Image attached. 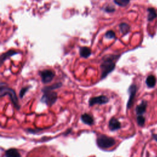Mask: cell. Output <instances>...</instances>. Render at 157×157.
Returning <instances> with one entry per match:
<instances>
[{"instance_id": "obj_2", "label": "cell", "mask_w": 157, "mask_h": 157, "mask_svg": "<svg viewBox=\"0 0 157 157\" xmlns=\"http://www.w3.org/2000/svg\"><path fill=\"white\" fill-rule=\"evenodd\" d=\"M6 95H8L10 97L11 101L17 109L20 108L18 98L16 95L15 91L12 88L7 86V85H6V83L2 82L1 83L0 86V96L1 97H3L4 96Z\"/></svg>"}, {"instance_id": "obj_15", "label": "cell", "mask_w": 157, "mask_h": 157, "mask_svg": "<svg viewBox=\"0 0 157 157\" xmlns=\"http://www.w3.org/2000/svg\"><path fill=\"white\" fill-rule=\"evenodd\" d=\"M119 28L121 33L123 35H126L129 32L130 29V26L126 23H121L119 25Z\"/></svg>"}, {"instance_id": "obj_18", "label": "cell", "mask_w": 157, "mask_h": 157, "mask_svg": "<svg viewBox=\"0 0 157 157\" xmlns=\"http://www.w3.org/2000/svg\"><path fill=\"white\" fill-rule=\"evenodd\" d=\"M113 2L120 7H124L129 4V0H113Z\"/></svg>"}, {"instance_id": "obj_21", "label": "cell", "mask_w": 157, "mask_h": 157, "mask_svg": "<svg viewBox=\"0 0 157 157\" xmlns=\"http://www.w3.org/2000/svg\"><path fill=\"white\" fill-rule=\"evenodd\" d=\"M29 86H26V87H24V88H22L21 89V90L20 91V98H23V97L24 96V95L25 94V93L28 91V90H29Z\"/></svg>"}, {"instance_id": "obj_11", "label": "cell", "mask_w": 157, "mask_h": 157, "mask_svg": "<svg viewBox=\"0 0 157 157\" xmlns=\"http://www.w3.org/2000/svg\"><path fill=\"white\" fill-rule=\"evenodd\" d=\"M79 53L81 57L87 58L91 55V50L88 47H81L79 49Z\"/></svg>"}, {"instance_id": "obj_7", "label": "cell", "mask_w": 157, "mask_h": 157, "mask_svg": "<svg viewBox=\"0 0 157 157\" xmlns=\"http://www.w3.org/2000/svg\"><path fill=\"white\" fill-rule=\"evenodd\" d=\"M136 91H137V87L135 85H131L129 89H128V92L129 93V99L127 103V108L128 109H130L134 102V97L136 93Z\"/></svg>"}, {"instance_id": "obj_9", "label": "cell", "mask_w": 157, "mask_h": 157, "mask_svg": "<svg viewBox=\"0 0 157 157\" xmlns=\"http://www.w3.org/2000/svg\"><path fill=\"white\" fill-rule=\"evenodd\" d=\"M109 127L111 131H115L121 128V123L115 118H112L109 122Z\"/></svg>"}, {"instance_id": "obj_19", "label": "cell", "mask_w": 157, "mask_h": 157, "mask_svg": "<svg viewBox=\"0 0 157 157\" xmlns=\"http://www.w3.org/2000/svg\"><path fill=\"white\" fill-rule=\"evenodd\" d=\"M105 37L109 39H114L115 37V33L112 30H109L105 34Z\"/></svg>"}, {"instance_id": "obj_3", "label": "cell", "mask_w": 157, "mask_h": 157, "mask_svg": "<svg viewBox=\"0 0 157 157\" xmlns=\"http://www.w3.org/2000/svg\"><path fill=\"white\" fill-rule=\"evenodd\" d=\"M96 142L100 148L104 149L112 147L115 144V140L113 138L103 134L99 135L98 137Z\"/></svg>"}, {"instance_id": "obj_22", "label": "cell", "mask_w": 157, "mask_h": 157, "mask_svg": "<svg viewBox=\"0 0 157 157\" xmlns=\"http://www.w3.org/2000/svg\"><path fill=\"white\" fill-rule=\"evenodd\" d=\"M104 10H105L106 12H109V13H110V12H113L115 10V8H114L113 6H107V7L105 8Z\"/></svg>"}, {"instance_id": "obj_17", "label": "cell", "mask_w": 157, "mask_h": 157, "mask_svg": "<svg viewBox=\"0 0 157 157\" xmlns=\"http://www.w3.org/2000/svg\"><path fill=\"white\" fill-rule=\"evenodd\" d=\"M147 10H148V21H151L156 17L157 14L155 9L148 8Z\"/></svg>"}, {"instance_id": "obj_8", "label": "cell", "mask_w": 157, "mask_h": 157, "mask_svg": "<svg viewBox=\"0 0 157 157\" xmlns=\"http://www.w3.org/2000/svg\"><path fill=\"white\" fill-rule=\"evenodd\" d=\"M18 53H19L18 52H17V51L13 50H8L7 52H4V53H2L1 56V58H0L1 65L2 64V63L5 61V60L9 58L10 56H12L13 55H17Z\"/></svg>"}, {"instance_id": "obj_1", "label": "cell", "mask_w": 157, "mask_h": 157, "mask_svg": "<svg viewBox=\"0 0 157 157\" xmlns=\"http://www.w3.org/2000/svg\"><path fill=\"white\" fill-rule=\"evenodd\" d=\"M118 58V55L113 54L107 55L103 57L100 65V68L101 70V78H105L108 74L115 69V63Z\"/></svg>"}, {"instance_id": "obj_23", "label": "cell", "mask_w": 157, "mask_h": 157, "mask_svg": "<svg viewBox=\"0 0 157 157\" xmlns=\"http://www.w3.org/2000/svg\"><path fill=\"white\" fill-rule=\"evenodd\" d=\"M152 136H153V139L157 142V134H153L152 135Z\"/></svg>"}, {"instance_id": "obj_12", "label": "cell", "mask_w": 157, "mask_h": 157, "mask_svg": "<svg viewBox=\"0 0 157 157\" xmlns=\"http://www.w3.org/2000/svg\"><path fill=\"white\" fill-rule=\"evenodd\" d=\"M81 120L85 124L88 125H91L94 123V119L93 118L92 116L88 113L82 114L81 116Z\"/></svg>"}, {"instance_id": "obj_4", "label": "cell", "mask_w": 157, "mask_h": 157, "mask_svg": "<svg viewBox=\"0 0 157 157\" xmlns=\"http://www.w3.org/2000/svg\"><path fill=\"white\" fill-rule=\"evenodd\" d=\"M44 93L40 101L48 105H52L57 99V93L53 91H42Z\"/></svg>"}, {"instance_id": "obj_10", "label": "cell", "mask_w": 157, "mask_h": 157, "mask_svg": "<svg viewBox=\"0 0 157 157\" xmlns=\"http://www.w3.org/2000/svg\"><path fill=\"white\" fill-rule=\"evenodd\" d=\"M147 106V103L146 101H143L139 105H138L136 108V112L138 115H142L146 110Z\"/></svg>"}, {"instance_id": "obj_16", "label": "cell", "mask_w": 157, "mask_h": 157, "mask_svg": "<svg viewBox=\"0 0 157 157\" xmlns=\"http://www.w3.org/2000/svg\"><path fill=\"white\" fill-rule=\"evenodd\" d=\"M62 86V83L61 82H58L56 83H54L50 86H45L42 89V91H53L55 89L59 88Z\"/></svg>"}, {"instance_id": "obj_6", "label": "cell", "mask_w": 157, "mask_h": 157, "mask_svg": "<svg viewBox=\"0 0 157 157\" xmlns=\"http://www.w3.org/2000/svg\"><path fill=\"white\" fill-rule=\"evenodd\" d=\"M109 100V98L105 95L93 97L89 100V105L90 106H92L95 104H104L107 103Z\"/></svg>"}, {"instance_id": "obj_14", "label": "cell", "mask_w": 157, "mask_h": 157, "mask_svg": "<svg viewBox=\"0 0 157 157\" xmlns=\"http://www.w3.org/2000/svg\"><path fill=\"white\" fill-rule=\"evenodd\" d=\"M156 78L154 75H148L147 77V78H146V85H147L148 87L149 88H153L155 86V84H156Z\"/></svg>"}, {"instance_id": "obj_5", "label": "cell", "mask_w": 157, "mask_h": 157, "mask_svg": "<svg viewBox=\"0 0 157 157\" xmlns=\"http://www.w3.org/2000/svg\"><path fill=\"white\" fill-rule=\"evenodd\" d=\"M42 82L43 83H48L50 82L54 78L55 74L53 71L50 69H44L39 72Z\"/></svg>"}, {"instance_id": "obj_13", "label": "cell", "mask_w": 157, "mask_h": 157, "mask_svg": "<svg viewBox=\"0 0 157 157\" xmlns=\"http://www.w3.org/2000/svg\"><path fill=\"white\" fill-rule=\"evenodd\" d=\"M5 157H21L18 151L15 148H10L5 152Z\"/></svg>"}, {"instance_id": "obj_20", "label": "cell", "mask_w": 157, "mask_h": 157, "mask_svg": "<svg viewBox=\"0 0 157 157\" xmlns=\"http://www.w3.org/2000/svg\"><path fill=\"white\" fill-rule=\"evenodd\" d=\"M145 118L142 115H138L137 117V122L140 126H143L145 124Z\"/></svg>"}]
</instances>
